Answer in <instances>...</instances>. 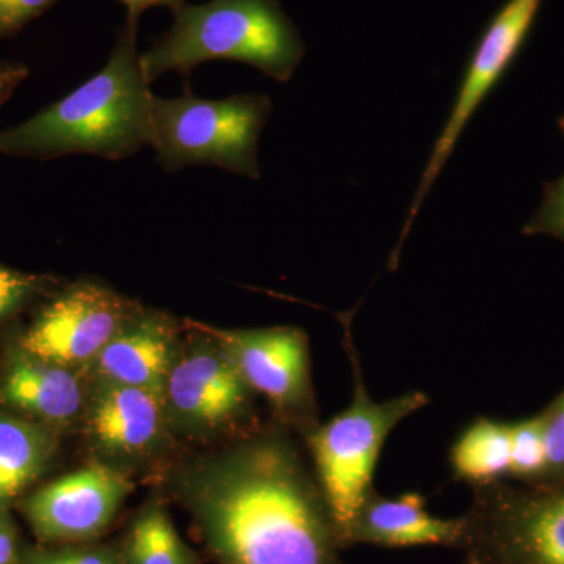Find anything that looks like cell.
<instances>
[{"label": "cell", "instance_id": "obj_1", "mask_svg": "<svg viewBox=\"0 0 564 564\" xmlns=\"http://www.w3.org/2000/svg\"><path fill=\"white\" fill-rule=\"evenodd\" d=\"M182 494L218 564H343L317 477L284 433L254 434L203 463Z\"/></svg>", "mask_w": 564, "mask_h": 564}, {"label": "cell", "instance_id": "obj_2", "mask_svg": "<svg viewBox=\"0 0 564 564\" xmlns=\"http://www.w3.org/2000/svg\"><path fill=\"white\" fill-rule=\"evenodd\" d=\"M137 31L139 21L126 18L107 65L61 101L0 131V154L35 161L90 154L117 162L150 147L154 93L141 69Z\"/></svg>", "mask_w": 564, "mask_h": 564}, {"label": "cell", "instance_id": "obj_3", "mask_svg": "<svg viewBox=\"0 0 564 564\" xmlns=\"http://www.w3.org/2000/svg\"><path fill=\"white\" fill-rule=\"evenodd\" d=\"M302 35L278 0L185 3L172 28L140 54L152 84L166 73L191 77L206 62H240L276 82H289L304 57Z\"/></svg>", "mask_w": 564, "mask_h": 564}, {"label": "cell", "instance_id": "obj_4", "mask_svg": "<svg viewBox=\"0 0 564 564\" xmlns=\"http://www.w3.org/2000/svg\"><path fill=\"white\" fill-rule=\"evenodd\" d=\"M344 347L352 373V397L347 408L328 422L306 433L315 475L332 511L340 541L347 549L352 519L373 491V475L389 434L430 403L422 391L404 392L386 402H375L359 366L351 336L350 315L343 317Z\"/></svg>", "mask_w": 564, "mask_h": 564}, {"label": "cell", "instance_id": "obj_5", "mask_svg": "<svg viewBox=\"0 0 564 564\" xmlns=\"http://www.w3.org/2000/svg\"><path fill=\"white\" fill-rule=\"evenodd\" d=\"M272 111L269 96L259 93L203 99L185 88L177 98L154 95L150 147L155 162L169 173L206 165L261 180L258 143Z\"/></svg>", "mask_w": 564, "mask_h": 564}, {"label": "cell", "instance_id": "obj_6", "mask_svg": "<svg viewBox=\"0 0 564 564\" xmlns=\"http://www.w3.org/2000/svg\"><path fill=\"white\" fill-rule=\"evenodd\" d=\"M463 554L481 564H564V481L474 488Z\"/></svg>", "mask_w": 564, "mask_h": 564}, {"label": "cell", "instance_id": "obj_7", "mask_svg": "<svg viewBox=\"0 0 564 564\" xmlns=\"http://www.w3.org/2000/svg\"><path fill=\"white\" fill-rule=\"evenodd\" d=\"M541 3L543 0H508L502 9L497 11L496 17L475 44L473 55L464 70L462 84L456 91L455 101L452 104L451 113L434 141L425 170L422 172L399 243L395 245V250L389 258V269H395L399 263L404 240L413 229L422 204L443 172L445 163L454 154L455 147L466 131L467 124L518 57Z\"/></svg>", "mask_w": 564, "mask_h": 564}, {"label": "cell", "instance_id": "obj_8", "mask_svg": "<svg viewBox=\"0 0 564 564\" xmlns=\"http://www.w3.org/2000/svg\"><path fill=\"white\" fill-rule=\"evenodd\" d=\"M139 307L101 282L79 281L50 296L29 328L21 350L61 366L93 364Z\"/></svg>", "mask_w": 564, "mask_h": 564}, {"label": "cell", "instance_id": "obj_9", "mask_svg": "<svg viewBox=\"0 0 564 564\" xmlns=\"http://www.w3.org/2000/svg\"><path fill=\"white\" fill-rule=\"evenodd\" d=\"M193 326L220 345L251 391L262 393L285 419L302 422L306 433L318 425L314 421L310 344L303 329H220L199 323Z\"/></svg>", "mask_w": 564, "mask_h": 564}, {"label": "cell", "instance_id": "obj_10", "mask_svg": "<svg viewBox=\"0 0 564 564\" xmlns=\"http://www.w3.org/2000/svg\"><path fill=\"white\" fill-rule=\"evenodd\" d=\"M131 491L124 474L95 464L44 486L21 510L41 543H76L99 536Z\"/></svg>", "mask_w": 564, "mask_h": 564}, {"label": "cell", "instance_id": "obj_11", "mask_svg": "<svg viewBox=\"0 0 564 564\" xmlns=\"http://www.w3.org/2000/svg\"><path fill=\"white\" fill-rule=\"evenodd\" d=\"M206 337L207 343L177 355L163 391L166 413L191 430L221 429L242 421L251 406L250 386L228 352Z\"/></svg>", "mask_w": 564, "mask_h": 564}, {"label": "cell", "instance_id": "obj_12", "mask_svg": "<svg viewBox=\"0 0 564 564\" xmlns=\"http://www.w3.org/2000/svg\"><path fill=\"white\" fill-rule=\"evenodd\" d=\"M464 543L463 516L437 518L426 510L425 497L419 492L389 499L377 489L364 500L347 536V549L364 544L384 549L448 547L463 552Z\"/></svg>", "mask_w": 564, "mask_h": 564}, {"label": "cell", "instance_id": "obj_13", "mask_svg": "<svg viewBox=\"0 0 564 564\" xmlns=\"http://www.w3.org/2000/svg\"><path fill=\"white\" fill-rule=\"evenodd\" d=\"M176 326L152 311H137L99 352L95 366L101 383L133 386L163 393L177 358Z\"/></svg>", "mask_w": 564, "mask_h": 564}, {"label": "cell", "instance_id": "obj_14", "mask_svg": "<svg viewBox=\"0 0 564 564\" xmlns=\"http://www.w3.org/2000/svg\"><path fill=\"white\" fill-rule=\"evenodd\" d=\"M165 417L163 393L101 383L88 411V432L109 454L139 455L161 440Z\"/></svg>", "mask_w": 564, "mask_h": 564}, {"label": "cell", "instance_id": "obj_15", "mask_svg": "<svg viewBox=\"0 0 564 564\" xmlns=\"http://www.w3.org/2000/svg\"><path fill=\"white\" fill-rule=\"evenodd\" d=\"M0 400L50 423H68L80 414L84 392L74 369L22 351L0 383Z\"/></svg>", "mask_w": 564, "mask_h": 564}, {"label": "cell", "instance_id": "obj_16", "mask_svg": "<svg viewBox=\"0 0 564 564\" xmlns=\"http://www.w3.org/2000/svg\"><path fill=\"white\" fill-rule=\"evenodd\" d=\"M455 480L480 486L508 481L511 466L510 422L477 417L456 437L451 448Z\"/></svg>", "mask_w": 564, "mask_h": 564}, {"label": "cell", "instance_id": "obj_17", "mask_svg": "<svg viewBox=\"0 0 564 564\" xmlns=\"http://www.w3.org/2000/svg\"><path fill=\"white\" fill-rule=\"evenodd\" d=\"M54 452V440L40 426L0 417V510L35 480Z\"/></svg>", "mask_w": 564, "mask_h": 564}, {"label": "cell", "instance_id": "obj_18", "mask_svg": "<svg viewBox=\"0 0 564 564\" xmlns=\"http://www.w3.org/2000/svg\"><path fill=\"white\" fill-rule=\"evenodd\" d=\"M121 555L124 564H198L161 505H150L137 516Z\"/></svg>", "mask_w": 564, "mask_h": 564}, {"label": "cell", "instance_id": "obj_19", "mask_svg": "<svg viewBox=\"0 0 564 564\" xmlns=\"http://www.w3.org/2000/svg\"><path fill=\"white\" fill-rule=\"evenodd\" d=\"M511 466L508 481L525 486H541L545 470V447L543 417L541 413L532 417L510 422Z\"/></svg>", "mask_w": 564, "mask_h": 564}, {"label": "cell", "instance_id": "obj_20", "mask_svg": "<svg viewBox=\"0 0 564 564\" xmlns=\"http://www.w3.org/2000/svg\"><path fill=\"white\" fill-rule=\"evenodd\" d=\"M55 285L57 280L51 274L21 272L0 263V323L46 296Z\"/></svg>", "mask_w": 564, "mask_h": 564}, {"label": "cell", "instance_id": "obj_21", "mask_svg": "<svg viewBox=\"0 0 564 564\" xmlns=\"http://www.w3.org/2000/svg\"><path fill=\"white\" fill-rule=\"evenodd\" d=\"M545 447V470L541 486L564 481V391L541 411ZM536 486V488H541Z\"/></svg>", "mask_w": 564, "mask_h": 564}, {"label": "cell", "instance_id": "obj_22", "mask_svg": "<svg viewBox=\"0 0 564 564\" xmlns=\"http://www.w3.org/2000/svg\"><path fill=\"white\" fill-rule=\"evenodd\" d=\"M564 132V117L560 120ZM525 236L554 237L564 245V174L560 180L545 184L543 202L525 228Z\"/></svg>", "mask_w": 564, "mask_h": 564}, {"label": "cell", "instance_id": "obj_23", "mask_svg": "<svg viewBox=\"0 0 564 564\" xmlns=\"http://www.w3.org/2000/svg\"><path fill=\"white\" fill-rule=\"evenodd\" d=\"M58 2L62 0H0V41L13 39Z\"/></svg>", "mask_w": 564, "mask_h": 564}, {"label": "cell", "instance_id": "obj_24", "mask_svg": "<svg viewBox=\"0 0 564 564\" xmlns=\"http://www.w3.org/2000/svg\"><path fill=\"white\" fill-rule=\"evenodd\" d=\"M33 549L46 564H124L122 555L109 547Z\"/></svg>", "mask_w": 564, "mask_h": 564}, {"label": "cell", "instance_id": "obj_25", "mask_svg": "<svg viewBox=\"0 0 564 564\" xmlns=\"http://www.w3.org/2000/svg\"><path fill=\"white\" fill-rule=\"evenodd\" d=\"M31 69L28 65L14 61H0V107L10 101L14 91L28 80Z\"/></svg>", "mask_w": 564, "mask_h": 564}, {"label": "cell", "instance_id": "obj_26", "mask_svg": "<svg viewBox=\"0 0 564 564\" xmlns=\"http://www.w3.org/2000/svg\"><path fill=\"white\" fill-rule=\"evenodd\" d=\"M0 564H21L18 533L7 508L0 510Z\"/></svg>", "mask_w": 564, "mask_h": 564}, {"label": "cell", "instance_id": "obj_27", "mask_svg": "<svg viewBox=\"0 0 564 564\" xmlns=\"http://www.w3.org/2000/svg\"><path fill=\"white\" fill-rule=\"evenodd\" d=\"M121 3H124L126 9H128V17L131 20L139 21L141 13L144 10L151 9V7H166L174 13H177L185 6V0H120Z\"/></svg>", "mask_w": 564, "mask_h": 564}, {"label": "cell", "instance_id": "obj_28", "mask_svg": "<svg viewBox=\"0 0 564 564\" xmlns=\"http://www.w3.org/2000/svg\"><path fill=\"white\" fill-rule=\"evenodd\" d=\"M21 564H46L36 555L35 549L31 547L21 554Z\"/></svg>", "mask_w": 564, "mask_h": 564}, {"label": "cell", "instance_id": "obj_29", "mask_svg": "<svg viewBox=\"0 0 564 564\" xmlns=\"http://www.w3.org/2000/svg\"><path fill=\"white\" fill-rule=\"evenodd\" d=\"M466 564H481V563L475 562V560L466 558Z\"/></svg>", "mask_w": 564, "mask_h": 564}]
</instances>
